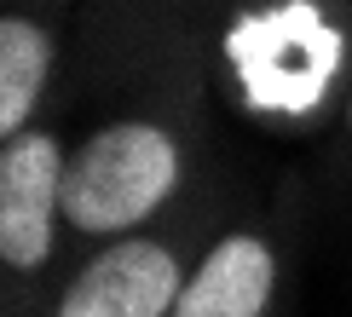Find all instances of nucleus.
<instances>
[{"mask_svg": "<svg viewBox=\"0 0 352 317\" xmlns=\"http://www.w3.org/2000/svg\"><path fill=\"white\" fill-rule=\"evenodd\" d=\"M179 185V144L156 121H110L64 167V220L93 237H122Z\"/></svg>", "mask_w": 352, "mask_h": 317, "instance_id": "nucleus-1", "label": "nucleus"}, {"mask_svg": "<svg viewBox=\"0 0 352 317\" xmlns=\"http://www.w3.org/2000/svg\"><path fill=\"white\" fill-rule=\"evenodd\" d=\"M185 271L173 248L151 237L110 242L76 271V283L58 300V317H173Z\"/></svg>", "mask_w": 352, "mask_h": 317, "instance_id": "nucleus-3", "label": "nucleus"}, {"mask_svg": "<svg viewBox=\"0 0 352 317\" xmlns=\"http://www.w3.org/2000/svg\"><path fill=\"white\" fill-rule=\"evenodd\" d=\"M272 288H277L272 242L254 237V231H231L185 277L173 317H266Z\"/></svg>", "mask_w": 352, "mask_h": 317, "instance_id": "nucleus-4", "label": "nucleus"}, {"mask_svg": "<svg viewBox=\"0 0 352 317\" xmlns=\"http://www.w3.org/2000/svg\"><path fill=\"white\" fill-rule=\"evenodd\" d=\"M346 127H352V104H346Z\"/></svg>", "mask_w": 352, "mask_h": 317, "instance_id": "nucleus-6", "label": "nucleus"}, {"mask_svg": "<svg viewBox=\"0 0 352 317\" xmlns=\"http://www.w3.org/2000/svg\"><path fill=\"white\" fill-rule=\"evenodd\" d=\"M52 69V40L35 18H6L0 23V133L18 139L29 133L41 93H47Z\"/></svg>", "mask_w": 352, "mask_h": 317, "instance_id": "nucleus-5", "label": "nucleus"}, {"mask_svg": "<svg viewBox=\"0 0 352 317\" xmlns=\"http://www.w3.org/2000/svg\"><path fill=\"white\" fill-rule=\"evenodd\" d=\"M64 167L69 156L52 133H18L0 150V259L12 271L47 266L64 220Z\"/></svg>", "mask_w": 352, "mask_h": 317, "instance_id": "nucleus-2", "label": "nucleus"}]
</instances>
